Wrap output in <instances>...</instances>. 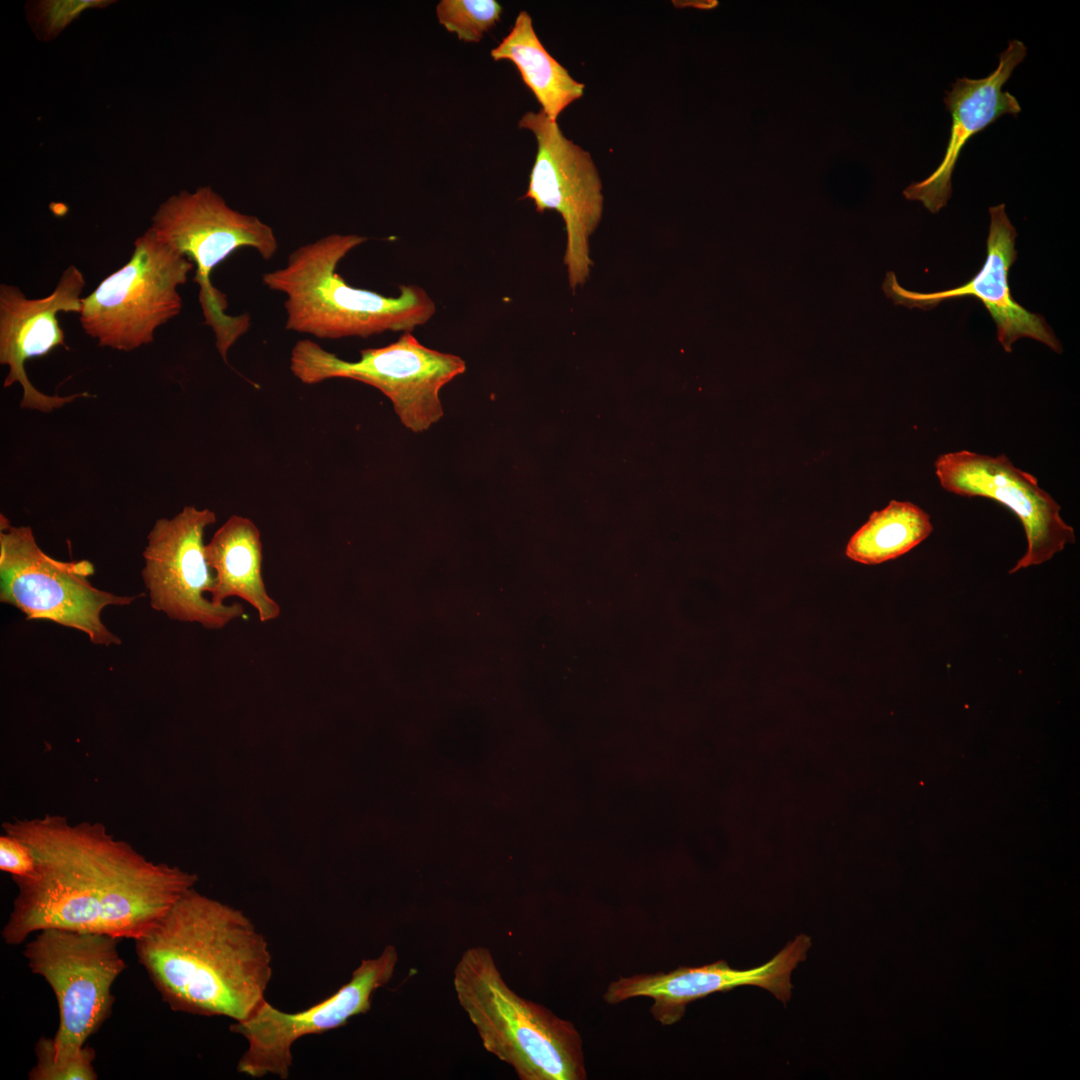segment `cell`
I'll use <instances>...</instances> for the list:
<instances>
[{
  "label": "cell",
  "mask_w": 1080,
  "mask_h": 1080,
  "mask_svg": "<svg viewBox=\"0 0 1080 1080\" xmlns=\"http://www.w3.org/2000/svg\"><path fill=\"white\" fill-rule=\"evenodd\" d=\"M2 829L24 842L35 861L31 876L13 879L17 894L1 931L9 945L46 928L135 941L197 881L147 859L100 822L46 814L6 821Z\"/></svg>",
  "instance_id": "cell-1"
},
{
  "label": "cell",
  "mask_w": 1080,
  "mask_h": 1080,
  "mask_svg": "<svg viewBox=\"0 0 1080 1080\" xmlns=\"http://www.w3.org/2000/svg\"><path fill=\"white\" fill-rule=\"evenodd\" d=\"M139 963L174 1011L250 1017L266 1000L272 956L266 938L241 911L188 890L142 937Z\"/></svg>",
  "instance_id": "cell-2"
},
{
  "label": "cell",
  "mask_w": 1080,
  "mask_h": 1080,
  "mask_svg": "<svg viewBox=\"0 0 1080 1080\" xmlns=\"http://www.w3.org/2000/svg\"><path fill=\"white\" fill-rule=\"evenodd\" d=\"M367 240L333 233L292 251L285 266L262 275L272 291L285 295V328L319 339L369 337L387 331L411 332L428 322L436 307L419 286L401 285L399 295L356 288L337 273L338 264Z\"/></svg>",
  "instance_id": "cell-3"
},
{
  "label": "cell",
  "mask_w": 1080,
  "mask_h": 1080,
  "mask_svg": "<svg viewBox=\"0 0 1080 1080\" xmlns=\"http://www.w3.org/2000/svg\"><path fill=\"white\" fill-rule=\"evenodd\" d=\"M453 986L484 1049L510 1065L519 1079H586L582 1040L575 1026L516 994L488 948L463 952Z\"/></svg>",
  "instance_id": "cell-4"
},
{
  "label": "cell",
  "mask_w": 1080,
  "mask_h": 1080,
  "mask_svg": "<svg viewBox=\"0 0 1080 1080\" xmlns=\"http://www.w3.org/2000/svg\"><path fill=\"white\" fill-rule=\"evenodd\" d=\"M161 242L196 266L199 303L205 325L214 335L224 362L230 348L250 327L247 314L225 311L226 296L211 281L213 270L240 248L254 249L264 260L278 251L273 229L258 217L231 208L211 187L182 190L159 205L148 228Z\"/></svg>",
  "instance_id": "cell-5"
},
{
  "label": "cell",
  "mask_w": 1080,
  "mask_h": 1080,
  "mask_svg": "<svg viewBox=\"0 0 1080 1080\" xmlns=\"http://www.w3.org/2000/svg\"><path fill=\"white\" fill-rule=\"evenodd\" d=\"M290 370L304 384L346 378L370 385L392 403L401 423L415 433L428 430L444 414L441 389L466 370L454 354L421 344L411 332L395 342L360 351L357 361H346L317 342L302 339L290 355Z\"/></svg>",
  "instance_id": "cell-6"
},
{
  "label": "cell",
  "mask_w": 1080,
  "mask_h": 1080,
  "mask_svg": "<svg viewBox=\"0 0 1080 1080\" xmlns=\"http://www.w3.org/2000/svg\"><path fill=\"white\" fill-rule=\"evenodd\" d=\"M94 565L85 559L60 561L37 544L29 526H14L0 515V601L27 620H49L85 633L96 645H119L121 639L101 619L107 606H126L137 596L94 587Z\"/></svg>",
  "instance_id": "cell-7"
},
{
  "label": "cell",
  "mask_w": 1080,
  "mask_h": 1080,
  "mask_svg": "<svg viewBox=\"0 0 1080 1080\" xmlns=\"http://www.w3.org/2000/svg\"><path fill=\"white\" fill-rule=\"evenodd\" d=\"M194 264L149 229L134 241L129 260L82 298L79 320L99 346L133 351L182 310L178 288Z\"/></svg>",
  "instance_id": "cell-8"
},
{
  "label": "cell",
  "mask_w": 1080,
  "mask_h": 1080,
  "mask_svg": "<svg viewBox=\"0 0 1080 1080\" xmlns=\"http://www.w3.org/2000/svg\"><path fill=\"white\" fill-rule=\"evenodd\" d=\"M119 942L105 934L46 928L26 943L29 969L49 984L57 1001L55 1054L80 1050L109 1018L112 986L127 966Z\"/></svg>",
  "instance_id": "cell-9"
},
{
  "label": "cell",
  "mask_w": 1080,
  "mask_h": 1080,
  "mask_svg": "<svg viewBox=\"0 0 1080 1080\" xmlns=\"http://www.w3.org/2000/svg\"><path fill=\"white\" fill-rule=\"evenodd\" d=\"M519 127L530 130L537 141L524 198L531 199L539 213L555 210L562 216L567 234L564 264L569 285L575 289L589 276V238L602 217L598 171L590 153L567 139L542 110L525 113Z\"/></svg>",
  "instance_id": "cell-10"
},
{
  "label": "cell",
  "mask_w": 1080,
  "mask_h": 1080,
  "mask_svg": "<svg viewBox=\"0 0 1080 1080\" xmlns=\"http://www.w3.org/2000/svg\"><path fill=\"white\" fill-rule=\"evenodd\" d=\"M398 952L387 945L375 958L363 959L350 980L334 994L306 1010L288 1013L266 1000L247 1019L233 1022L230 1030L247 1041L237 1071L251 1078L268 1075L288 1079L293 1064L292 1047L300 1038L340 1028L371 1009L376 990L390 982Z\"/></svg>",
  "instance_id": "cell-11"
},
{
  "label": "cell",
  "mask_w": 1080,
  "mask_h": 1080,
  "mask_svg": "<svg viewBox=\"0 0 1080 1080\" xmlns=\"http://www.w3.org/2000/svg\"><path fill=\"white\" fill-rule=\"evenodd\" d=\"M216 522L210 509L185 506L158 519L147 535L141 572L151 607L168 618L221 629L244 614L240 603L216 604L204 596L215 586L203 536Z\"/></svg>",
  "instance_id": "cell-12"
},
{
  "label": "cell",
  "mask_w": 1080,
  "mask_h": 1080,
  "mask_svg": "<svg viewBox=\"0 0 1080 1080\" xmlns=\"http://www.w3.org/2000/svg\"><path fill=\"white\" fill-rule=\"evenodd\" d=\"M934 467L946 491L995 500L1018 517L1027 549L1010 574L1047 562L1067 544L1075 543V531L1062 519L1060 505L1038 485L1036 477L1014 466L1005 454L949 452L939 455Z\"/></svg>",
  "instance_id": "cell-13"
},
{
  "label": "cell",
  "mask_w": 1080,
  "mask_h": 1080,
  "mask_svg": "<svg viewBox=\"0 0 1080 1080\" xmlns=\"http://www.w3.org/2000/svg\"><path fill=\"white\" fill-rule=\"evenodd\" d=\"M811 945V937L799 934L769 961L746 970L734 969L719 960L701 967L619 978L609 984L604 1000L618 1004L630 998L649 997L653 1000L650 1011L662 1025L681 1020L686 1006L695 1000L744 985L763 988L786 1004L793 988L791 974L806 959Z\"/></svg>",
  "instance_id": "cell-14"
},
{
  "label": "cell",
  "mask_w": 1080,
  "mask_h": 1080,
  "mask_svg": "<svg viewBox=\"0 0 1080 1080\" xmlns=\"http://www.w3.org/2000/svg\"><path fill=\"white\" fill-rule=\"evenodd\" d=\"M85 284L83 273L75 265L62 272L54 290L43 298H27L19 287L0 284V363L9 368L3 386L21 385V408L48 413L77 398L91 396L87 392L44 394L31 384L25 371L26 361L46 356L59 346L67 348L57 314L80 313Z\"/></svg>",
  "instance_id": "cell-15"
},
{
  "label": "cell",
  "mask_w": 1080,
  "mask_h": 1080,
  "mask_svg": "<svg viewBox=\"0 0 1080 1080\" xmlns=\"http://www.w3.org/2000/svg\"><path fill=\"white\" fill-rule=\"evenodd\" d=\"M989 214L986 259L971 280L956 288L920 293L902 287L895 273L888 271L882 284L884 293L895 304L922 310L932 309L952 298L976 297L994 320L997 339L1006 352H1012V346L1018 339L1028 337L1061 353L1062 345L1044 317L1022 307L1010 292L1008 272L1017 258V232L1005 212V204L990 207Z\"/></svg>",
  "instance_id": "cell-16"
},
{
  "label": "cell",
  "mask_w": 1080,
  "mask_h": 1080,
  "mask_svg": "<svg viewBox=\"0 0 1080 1080\" xmlns=\"http://www.w3.org/2000/svg\"><path fill=\"white\" fill-rule=\"evenodd\" d=\"M1027 55L1023 42L1012 40L999 56L997 68L980 79L957 78L944 102L952 124L944 157L926 179L913 182L903 191L908 200L920 201L931 213L947 205L952 193L951 176L967 141L1005 114L1017 116L1021 107L1002 87Z\"/></svg>",
  "instance_id": "cell-17"
},
{
  "label": "cell",
  "mask_w": 1080,
  "mask_h": 1080,
  "mask_svg": "<svg viewBox=\"0 0 1080 1080\" xmlns=\"http://www.w3.org/2000/svg\"><path fill=\"white\" fill-rule=\"evenodd\" d=\"M205 554L216 580L210 600L223 604L236 596L256 609L261 622L279 617L280 606L267 593L263 580L262 542L253 521L229 517L205 545Z\"/></svg>",
  "instance_id": "cell-18"
},
{
  "label": "cell",
  "mask_w": 1080,
  "mask_h": 1080,
  "mask_svg": "<svg viewBox=\"0 0 1080 1080\" xmlns=\"http://www.w3.org/2000/svg\"><path fill=\"white\" fill-rule=\"evenodd\" d=\"M490 54L495 61L514 63L541 110L552 121L557 122L562 111L584 93L585 85L573 79L545 49L526 11L519 12L510 32Z\"/></svg>",
  "instance_id": "cell-19"
},
{
  "label": "cell",
  "mask_w": 1080,
  "mask_h": 1080,
  "mask_svg": "<svg viewBox=\"0 0 1080 1080\" xmlns=\"http://www.w3.org/2000/svg\"><path fill=\"white\" fill-rule=\"evenodd\" d=\"M933 532L928 513L908 501L891 500L874 511L847 543L846 556L858 563L876 565L900 557Z\"/></svg>",
  "instance_id": "cell-20"
},
{
  "label": "cell",
  "mask_w": 1080,
  "mask_h": 1080,
  "mask_svg": "<svg viewBox=\"0 0 1080 1080\" xmlns=\"http://www.w3.org/2000/svg\"><path fill=\"white\" fill-rule=\"evenodd\" d=\"M495 0H441L436 7L439 23L459 40L477 43L502 14Z\"/></svg>",
  "instance_id": "cell-21"
},
{
  "label": "cell",
  "mask_w": 1080,
  "mask_h": 1080,
  "mask_svg": "<svg viewBox=\"0 0 1080 1080\" xmlns=\"http://www.w3.org/2000/svg\"><path fill=\"white\" fill-rule=\"evenodd\" d=\"M36 1064L28 1073L30 1080H96L93 1062L95 1050L85 1045L69 1054H55L52 1038L42 1036L35 1044Z\"/></svg>",
  "instance_id": "cell-22"
},
{
  "label": "cell",
  "mask_w": 1080,
  "mask_h": 1080,
  "mask_svg": "<svg viewBox=\"0 0 1080 1080\" xmlns=\"http://www.w3.org/2000/svg\"><path fill=\"white\" fill-rule=\"evenodd\" d=\"M107 0H49L29 5V21L44 40L58 36L84 11L108 6Z\"/></svg>",
  "instance_id": "cell-23"
},
{
  "label": "cell",
  "mask_w": 1080,
  "mask_h": 1080,
  "mask_svg": "<svg viewBox=\"0 0 1080 1080\" xmlns=\"http://www.w3.org/2000/svg\"><path fill=\"white\" fill-rule=\"evenodd\" d=\"M0 869L12 879L26 878L33 874L35 861L29 847L8 833L0 836Z\"/></svg>",
  "instance_id": "cell-24"
}]
</instances>
